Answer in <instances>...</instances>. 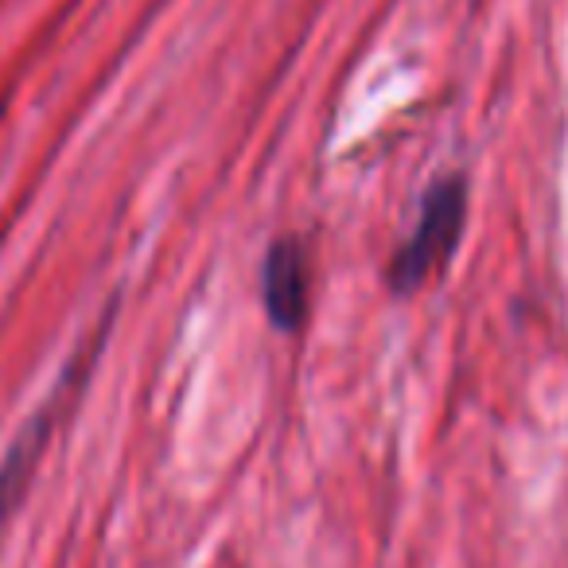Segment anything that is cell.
I'll list each match as a JSON object with an SVG mask.
<instances>
[{"mask_svg":"<svg viewBox=\"0 0 568 568\" xmlns=\"http://www.w3.org/2000/svg\"><path fill=\"white\" fill-rule=\"evenodd\" d=\"M113 312H118V301L102 312L98 332L90 335L79 351H74L71 363H67L63 374H59L55 389L43 397V405L32 413V420L20 428V436L9 444V452H4V459H0V537H4L9 521L17 518L20 503H24L28 483H32L36 467H40L43 452H48V440H51V433H55V425L71 413V405L79 402V394L87 389L90 371H94L98 355H102L105 335H110V327H113Z\"/></svg>","mask_w":568,"mask_h":568,"instance_id":"obj_1","label":"cell"},{"mask_svg":"<svg viewBox=\"0 0 568 568\" xmlns=\"http://www.w3.org/2000/svg\"><path fill=\"white\" fill-rule=\"evenodd\" d=\"M467 222V180L464 175H444L428 187L425 203H420V219L413 226L409 242L394 253L389 265V284L397 293H413L459 245Z\"/></svg>","mask_w":568,"mask_h":568,"instance_id":"obj_2","label":"cell"},{"mask_svg":"<svg viewBox=\"0 0 568 568\" xmlns=\"http://www.w3.org/2000/svg\"><path fill=\"white\" fill-rule=\"evenodd\" d=\"M261 296L273 327L296 332L308 316V253L296 237H281L268 245L261 268Z\"/></svg>","mask_w":568,"mask_h":568,"instance_id":"obj_3","label":"cell"}]
</instances>
